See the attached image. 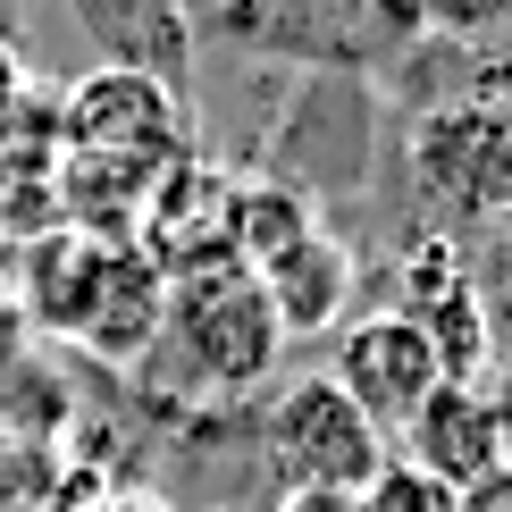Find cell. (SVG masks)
<instances>
[{"mask_svg":"<svg viewBox=\"0 0 512 512\" xmlns=\"http://www.w3.org/2000/svg\"><path fill=\"white\" fill-rule=\"evenodd\" d=\"M152 353L185 378L194 395H244L261 387L286 353V328H277L261 277L244 261H202L168 277V303H160V336Z\"/></svg>","mask_w":512,"mask_h":512,"instance_id":"cell-1","label":"cell"},{"mask_svg":"<svg viewBox=\"0 0 512 512\" xmlns=\"http://www.w3.org/2000/svg\"><path fill=\"white\" fill-rule=\"evenodd\" d=\"M261 454H269V471H277L286 496H294V487H319V496H361V487L387 471V437L353 412V395L336 387L328 370L277 387L269 420H261Z\"/></svg>","mask_w":512,"mask_h":512,"instance_id":"cell-2","label":"cell"},{"mask_svg":"<svg viewBox=\"0 0 512 512\" xmlns=\"http://www.w3.org/2000/svg\"><path fill=\"white\" fill-rule=\"evenodd\" d=\"M93 160L118 168L126 202L160 194L168 168L185 160L177 152V101H168L152 76H135V68L84 76L68 93V168H93Z\"/></svg>","mask_w":512,"mask_h":512,"instance_id":"cell-3","label":"cell"},{"mask_svg":"<svg viewBox=\"0 0 512 512\" xmlns=\"http://www.w3.org/2000/svg\"><path fill=\"white\" fill-rule=\"evenodd\" d=\"M328 378L353 395V412L370 420L378 437H403V429L420 420V403L445 387L437 345H429V336H420L403 311L345 319V328H336V361H328Z\"/></svg>","mask_w":512,"mask_h":512,"instance_id":"cell-4","label":"cell"},{"mask_svg":"<svg viewBox=\"0 0 512 512\" xmlns=\"http://www.w3.org/2000/svg\"><path fill=\"white\" fill-rule=\"evenodd\" d=\"M403 462L412 471H429L437 487H471V479H487L496 462H512L504 454V412H496V395L487 387H437L429 403H420V420L403 429Z\"/></svg>","mask_w":512,"mask_h":512,"instance_id":"cell-5","label":"cell"},{"mask_svg":"<svg viewBox=\"0 0 512 512\" xmlns=\"http://www.w3.org/2000/svg\"><path fill=\"white\" fill-rule=\"evenodd\" d=\"M261 277V294H269V311H277V328H286V345L294 336H319V328H336L345 319V294H353V252L328 236V227H311L294 252H277L269 269H252Z\"/></svg>","mask_w":512,"mask_h":512,"instance_id":"cell-6","label":"cell"},{"mask_svg":"<svg viewBox=\"0 0 512 512\" xmlns=\"http://www.w3.org/2000/svg\"><path fill=\"white\" fill-rule=\"evenodd\" d=\"M420 34L437 42H496L512 26V0H403Z\"/></svg>","mask_w":512,"mask_h":512,"instance_id":"cell-7","label":"cell"},{"mask_svg":"<svg viewBox=\"0 0 512 512\" xmlns=\"http://www.w3.org/2000/svg\"><path fill=\"white\" fill-rule=\"evenodd\" d=\"M361 512H454V487H437L429 471H412L403 454H387V471L361 487Z\"/></svg>","mask_w":512,"mask_h":512,"instance_id":"cell-8","label":"cell"},{"mask_svg":"<svg viewBox=\"0 0 512 512\" xmlns=\"http://www.w3.org/2000/svg\"><path fill=\"white\" fill-rule=\"evenodd\" d=\"M454 512H512V462H496L487 479H471V487L454 496Z\"/></svg>","mask_w":512,"mask_h":512,"instance_id":"cell-9","label":"cell"},{"mask_svg":"<svg viewBox=\"0 0 512 512\" xmlns=\"http://www.w3.org/2000/svg\"><path fill=\"white\" fill-rule=\"evenodd\" d=\"M277 512H361V496H319V487H294V496H277Z\"/></svg>","mask_w":512,"mask_h":512,"instance_id":"cell-10","label":"cell"},{"mask_svg":"<svg viewBox=\"0 0 512 512\" xmlns=\"http://www.w3.org/2000/svg\"><path fill=\"white\" fill-rule=\"evenodd\" d=\"M84 512H168L160 496H143V487H110V496H93Z\"/></svg>","mask_w":512,"mask_h":512,"instance_id":"cell-11","label":"cell"}]
</instances>
